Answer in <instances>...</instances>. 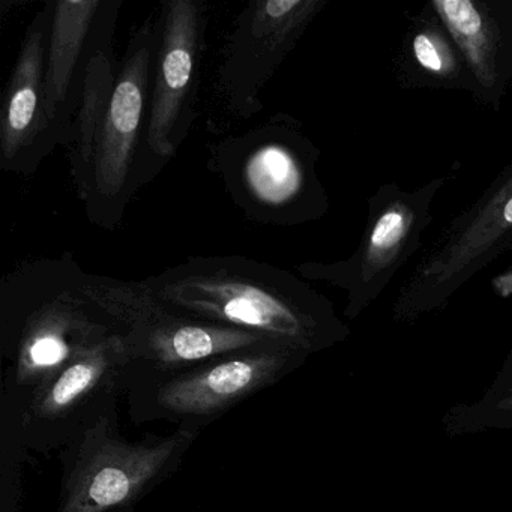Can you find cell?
Here are the masks:
<instances>
[{
    "instance_id": "obj_15",
    "label": "cell",
    "mask_w": 512,
    "mask_h": 512,
    "mask_svg": "<svg viewBox=\"0 0 512 512\" xmlns=\"http://www.w3.org/2000/svg\"><path fill=\"white\" fill-rule=\"evenodd\" d=\"M113 47H106L92 59L86 73L82 97L74 118L73 142L68 146L71 179L80 202L85 203L94 164L95 133L116 79Z\"/></svg>"
},
{
    "instance_id": "obj_7",
    "label": "cell",
    "mask_w": 512,
    "mask_h": 512,
    "mask_svg": "<svg viewBox=\"0 0 512 512\" xmlns=\"http://www.w3.org/2000/svg\"><path fill=\"white\" fill-rule=\"evenodd\" d=\"M83 290L112 323L133 361L146 367H190L224 353L274 341L188 319L167 307L142 281L86 272Z\"/></svg>"
},
{
    "instance_id": "obj_2",
    "label": "cell",
    "mask_w": 512,
    "mask_h": 512,
    "mask_svg": "<svg viewBox=\"0 0 512 512\" xmlns=\"http://www.w3.org/2000/svg\"><path fill=\"white\" fill-rule=\"evenodd\" d=\"M73 254L20 263L0 283V404L25 413L29 398L62 367L116 334L88 298Z\"/></svg>"
},
{
    "instance_id": "obj_13",
    "label": "cell",
    "mask_w": 512,
    "mask_h": 512,
    "mask_svg": "<svg viewBox=\"0 0 512 512\" xmlns=\"http://www.w3.org/2000/svg\"><path fill=\"white\" fill-rule=\"evenodd\" d=\"M512 235V173L487 202L476 208L464 226L455 230L448 244L437 253L419 275L421 283L437 286L463 280L502 248Z\"/></svg>"
},
{
    "instance_id": "obj_1",
    "label": "cell",
    "mask_w": 512,
    "mask_h": 512,
    "mask_svg": "<svg viewBox=\"0 0 512 512\" xmlns=\"http://www.w3.org/2000/svg\"><path fill=\"white\" fill-rule=\"evenodd\" d=\"M140 281L188 319L262 335L307 355L335 332L325 299L271 263L244 256H194Z\"/></svg>"
},
{
    "instance_id": "obj_16",
    "label": "cell",
    "mask_w": 512,
    "mask_h": 512,
    "mask_svg": "<svg viewBox=\"0 0 512 512\" xmlns=\"http://www.w3.org/2000/svg\"><path fill=\"white\" fill-rule=\"evenodd\" d=\"M433 7L472 65L479 82L491 85L494 79L493 46L482 14L469 0H439Z\"/></svg>"
},
{
    "instance_id": "obj_3",
    "label": "cell",
    "mask_w": 512,
    "mask_h": 512,
    "mask_svg": "<svg viewBox=\"0 0 512 512\" xmlns=\"http://www.w3.org/2000/svg\"><path fill=\"white\" fill-rule=\"evenodd\" d=\"M206 149V167L245 220L293 227L325 211L316 148L293 116L275 113L244 133L209 143Z\"/></svg>"
},
{
    "instance_id": "obj_5",
    "label": "cell",
    "mask_w": 512,
    "mask_h": 512,
    "mask_svg": "<svg viewBox=\"0 0 512 512\" xmlns=\"http://www.w3.org/2000/svg\"><path fill=\"white\" fill-rule=\"evenodd\" d=\"M200 434L173 430L128 440L110 416L59 451L61 491L55 512H136L172 478Z\"/></svg>"
},
{
    "instance_id": "obj_6",
    "label": "cell",
    "mask_w": 512,
    "mask_h": 512,
    "mask_svg": "<svg viewBox=\"0 0 512 512\" xmlns=\"http://www.w3.org/2000/svg\"><path fill=\"white\" fill-rule=\"evenodd\" d=\"M160 13L131 34L95 133L91 184L83 208L89 223L113 232L142 188L152 74L160 41Z\"/></svg>"
},
{
    "instance_id": "obj_14",
    "label": "cell",
    "mask_w": 512,
    "mask_h": 512,
    "mask_svg": "<svg viewBox=\"0 0 512 512\" xmlns=\"http://www.w3.org/2000/svg\"><path fill=\"white\" fill-rule=\"evenodd\" d=\"M412 211L406 205L395 203L388 206L368 233L364 253L355 263L346 265H316L304 263L296 271L311 280H326L331 283H373L403 253L404 244L412 230Z\"/></svg>"
},
{
    "instance_id": "obj_8",
    "label": "cell",
    "mask_w": 512,
    "mask_h": 512,
    "mask_svg": "<svg viewBox=\"0 0 512 512\" xmlns=\"http://www.w3.org/2000/svg\"><path fill=\"white\" fill-rule=\"evenodd\" d=\"M160 22L142 187L176 157L199 118L197 100L208 41V4L203 0H166L161 4Z\"/></svg>"
},
{
    "instance_id": "obj_17",
    "label": "cell",
    "mask_w": 512,
    "mask_h": 512,
    "mask_svg": "<svg viewBox=\"0 0 512 512\" xmlns=\"http://www.w3.org/2000/svg\"><path fill=\"white\" fill-rule=\"evenodd\" d=\"M29 454L22 415L0 410V512H20L23 469Z\"/></svg>"
},
{
    "instance_id": "obj_10",
    "label": "cell",
    "mask_w": 512,
    "mask_h": 512,
    "mask_svg": "<svg viewBox=\"0 0 512 512\" xmlns=\"http://www.w3.org/2000/svg\"><path fill=\"white\" fill-rule=\"evenodd\" d=\"M323 0H253L233 20L214 73L215 97L230 118L263 110V89L293 52Z\"/></svg>"
},
{
    "instance_id": "obj_4",
    "label": "cell",
    "mask_w": 512,
    "mask_h": 512,
    "mask_svg": "<svg viewBox=\"0 0 512 512\" xmlns=\"http://www.w3.org/2000/svg\"><path fill=\"white\" fill-rule=\"evenodd\" d=\"M305 356L296 347L266 341L173 370L133 362L125 389L128 415L136 425L169 422L175 430L200 434L233 407L280 382Z\"/></svg>"
},
{
    "instance_id": "obj_11",
    "label": "cell",
    "mask_w": 512,
    "mask_h": 512,
    "mask_svg": "<svg viewBox=\"0 0 512 512\" xmlns=\"http://www.w3.org/2000/svg\"><path fill=\"white\" fill-rule=\"evenodd\" d=\"M53 2H46L26 28L0 106V170L34 175L68 137L50 119L44 97L47 43Z\"/></svg>"
},
{
    "instance_id": "obj_9",
    "label": "cell",
    "mask_w": 512,
    "mask_h": 512,
    "mask_svg": "<svg viewBox=\"0 0 512 512\" xmlns=\"http://www.w3.org/2000/svg\"><path fill=\"white\" fill-rule=\"evenodd\" d=\"M133 358L118 334L68 362L29 398L23 439L29 452L61 451L110 416L127 389Z\"/></svg>"
},
{
    "instance_id": "obj_18",
    "label": "cell",
    "mask_w": 512,
    "mask_h": 512,
    "mask_svg": "<svg viewBox=\"0 0 512 512\" xmlns=\"http://www.w3.org/2000/svg\"><path fill=\"white\" fill-rule=\"evenodd\" d=\"M413 55L416 61L434 74L448 73L451 70V61H449V50L445 43L431 32H421L413 40Z\"/></svg>"
},
{
    "instance_id": "obj_12",
    "label": "cell",
    "mask_w": 512,
    "mask_h": 512,
    "mask_svg": "<svg viewBox=\"0 0 512 512\" xmlns=\"http://www.w3.org/2000/svg\"><path fill=\"white\" fill-rule=\"evenodd\" d=\"M122 5L124 0L53 2L44 97L47 113L68 137V146L89 65L98 52L112 46Z\"/></svg>"
}]
</instances>
